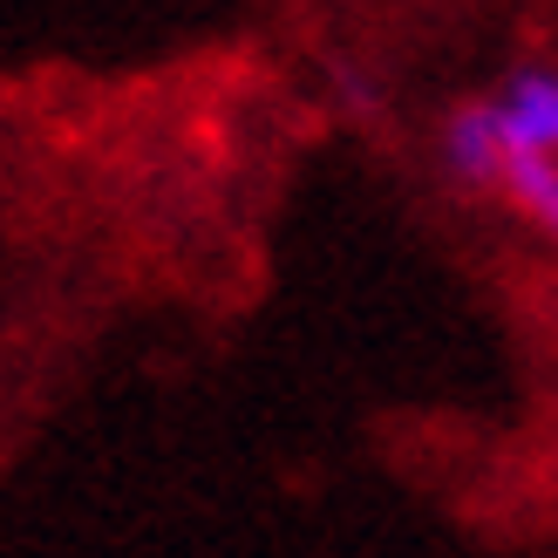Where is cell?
I'll list each match as a JSON object with an SVG mask.
<instances>
[{
	"label": "cell",
	"mask_w": 558,
	"mask_h": 558,
	"mask_svg": "<svg viewBox=\"0 0 558 558\" xmlns=\"http://www.w3.org/2000/svg\"><path fill=\"white\" fill-rule=\"evenodd\" d=\"M497 123H505L511 144L558 157V75L551 69H518L505 102H497Z\"/></svg>",
	"instance_id": "obj_2"
},
{
	"label": "cell",
	"mask_w": 558,
	"mask_h": 558,
	"mask_svg": "<svg viewBox=\"0 0 558 558\" xmlns=\"http://www.w3.org/2000/svg\"><path fill=\"white\" fill-rule=\"evenodd\" d=\"M442 163L463 184H505V123H497V102H470L442 123Z\"/></svg>",
	"instance_id": "obj_1"
},
{
	"label": "cell",
	"mask_w": 558,
	"mask_h": 558,
	"mask_svg": "<svg viewBox=\"0 0 558 558\" xmlns=\"http://www.w3.org/2000/svg\"><path fill=\"white\" fill-rule=\"evenodd\" d=\"M505 191L558 239V157H538V150H524L505 136Z\"/></svg>",
	"instance_id": "obj_3"
}]
</instances>
